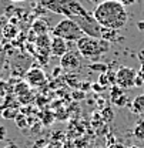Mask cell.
Instances as JSON below:
<instances>
[{
    "label": "cell",
    "mask_w": 144,
    "mask_h": 148,
    "mask_svg": "<svg viewBox=\"0 0 144 148\" xmlns=\"http://www.w3.org/2000/svg\"><path fill=\"white\" fill-rule=\"evenodd\" d=\"M49 12L61 14L66 18L76 21L86 36L101 38V26L96 21L94 16L84 9L77 0H43L41 3Z\"/></svg>",
    "instance_id": "1"
},
{
    "label": "cell",
    "mask_w": 144,
    "mask_h": 148,
    "mask_svg": "<svg viewBox=\"0 0 144 148\" xmlns=\"http://www.w3.org/2000/svg\"><path fill=\"white\" fill-rule=\"evenodd\" d=\"M93 16L101 27L114 30L123 29L128 20L126 6H123L119 0H103L96 6Z\"/></svg>",
    "instance_id": "2"
},
{
    "label": "cell",
    "mask_w": 144,
    "mask_h": 148,
    "mask_svg": "<svg viewBox=\"0 0 144 148\" xmlns=\"http://www.w3.org/2000/svg\"><path fill=\"white\" fill-rule=\"evenodd\" d=\"M108 44L110 43L103 38H96V37H90L84 34L81 38H79L76 41V49L83 58L99 60V57L110 49Z\"/></svg>",
    "instance_id": "3"
},
{
    "label": "cell",
    "mask_w": 144,
    "mask_h": 148,
    "mask_svg": "<svg viewBox=\"0 0 144 148\" xmlns=\"http://www.w3.org/2000/svg\"><path fill=\"white\" fill-rule=\"evenodd\" d=\"M52 34L57 37H61L66 41H74V43L79 38H81V37L84 36V33L80 29V26L76 21H73V20L66 18V17L63 18V20H60L54 26L53 30H52Z\"/></svg>",
    "instance_id": "4"
},
{
    "label": "cell",
    "mask_w": 144,
    "mask_h": 148,
    "mask_svg": "<svg viewBox=\"0 0 144 148\" xmlns=\"http://www.w3.org/2000/svg\"><path fill=\"white\" fill-rule=\"evenodd\" d=\"M137 77V70L133 67L121 66L116 71V86L121 87L123 90H128L134 87V81Z\"/></svg>",
    "instance_id": "5"
},
{
    "label": "cell",
    "mask_w": 144,
    "mask_h": 148,
    "mask_svg": "<svg viewBox=\"0 0 144 148\" xmlns=\"http://www.w3.org/2000/svg\"><path fill=\"white\" fill-rule=\"evenodd\" d=\"M26 83L30 87H43L47 83V77L46 73L43 71V69H40L39 66H33L27 70L26 73Z\"/></svg>",
    "instance_id": "6"
},
{
    "label": "cell",
    "mask_w": 144,
    "mask_h": 148,
    "mask_svg": "<svg viewBox=\"0 0 144 148\" xmlns=\"http://www.w3.org/2000/svg\"><path fill=\"white\" fill-rule=\"evenodd\" d=\"M80 53L76 50H69L66 54H63L60 57V67L61 70L64 71H73V70H77L80 67Z\"/></svg>",
    "instance_id": "7"
},
{
    "label": "cell",
    "mask_w": 144,
    "mask_h": 148,
    "mask_svg": "<svg viewBox=\"0 0 144 148\" xmlns=\"http://www.w3.org/2000/svg\"><path fill=\"white\" fill-rule=\"evenodd\" d=\"M69 51V43L61 38V37L53 36L52 37V43H50V54L54 57H61Z\"/></svg>",
    "instance_id": "8"
},
{
    "label": "cell",
    "mask_w": 144,
    "mask_h": 148,
    "mask_svg": "<svg viewBox=\"0 0 144 148\" xmlns=\"http://www.w3.org/2000/svg\"><path fill=\"white\" fill-rule=\"evenodd\" d=\"M131 110L136 114H144V94L134 97V100L131 103Z\"/></svg>",
    "instance_id": "9"
},
{
    "label": "cell",
    "mask_w": 144,
    "mask_h": 148,
    "mask_svg": "<svg viewBox=\"0 0 144 148\" xmlns=\"http://www.w3.org/2000/svg\"><path fill=\"white\" fill-rule=\"evenodd\" d=\"M33 32L36 33L37 36H41V34H46L47 33V30H49V27H47V23L44 21V20H41V18H37L34 20V23H33Z\"/></svg>",
    "instance_id": "10"
},
{
    "label": "cell",
    "mask_w": 144,
    "mask_h": 148,
    "mask_svg": "<svg viewBox=\"0 0 144 148\" xmlns=\"http://www.w3.org/2000/svg\"><path fill=\"white\" fill-rule=\"evenodd\" d=\"M117 34H119V30L107 29V27H101V38L106 40V41H108V43L117 40Z\"/></svg>",
    "instance_id": "11"
},
{
    "label": "cell",
    "mask_w": 144,
    "mask_h": 148,
    "mask_svg": "<svg viewBox=\"0 0 144 148\" xmlns=\"http://www.w3.org/2000/svg\"><path fill=\"white\" fill-rule=\"evenodd\" d=\"M3 36L6 37V38H9V40H12V38H14V37L17 36V33H19V29L14 26V24H7L4 29H3Z\"/></svg>",
    "instance_id": "12"
},
{
    "label": "cell",
    "mask_w": 144,
    "mask_h": 148,
    "mask_svg": "<svg viewBox=\"0 0 144 148\" xmlns=\"http://www.w3.org/2000/svg\"><path fill=\"white\" fill-rule=\"evenodd\" d=\"M17 114H19L17 107H12L10 106V107H6V108L1 110V117L4 120H14Z\"/></svg>",
    "instance_id": "13"
},
{
    "label": "cell",
    "mask_w": 144,
    "mask_h": 148,
    "mask_svg": "<svg viewBox=\"0 0 144 148\" xmlns=\"http://www.w3.org/2000/svg\"><path fill=\"white\" fill-rule=\"evenodd\" d=\"M29 90H30V86H29L27 83H23V81L17 83V86L14 87V91H16V94H17L20 98H21V97H24L26 94H30Z\"/></svg>",
    "instance_id": "14"
},
{
    "label": "cell",
    "mask_w": 144,
    "mask_h": 148,
    "mask_svg": "<svg viewBox=\"0 0 144 148\" xmlns=\"http://www.w3.org/2000/svg\"><path fill=\"white\" fill-rule=\"evenodd\" d=\"M133 135L137 138V140H144V120H140L133 130Z\"/></svg>",
    "instance_id": "15"
},
{
    "label": "cell",
    "mask_w": 144,
    "mask_h": 148,
    "mask_svg": "<svg viewBox=\"0 0 144 148\" xmlns=\"http://www.w3.org/2000/svg\"><path fill=\"white\" fill-rule=\"evenodd\" d=\"M101 120L104 123H111L114 120V112H113V110L110 107H106L104 110L101 111Z\"/></svg>",
    "instance_id": "16"
},
{
    "label": "cell",
    "mask_w": 144,
    "mask_h": 148,
    "mask_svg": "<svg viewBox=\"0 0 144 148\" xmlns=\"http://www.w3.org/2000/svg\"><path fill=\"white\" fill-rule=\"evenodd\" d=\"M14 121H16V124H17L19 128H26V127H27V120H26V117H24L23 114H20V112L16 115Z\"/></svg>",
    "instance_id": "17"
},
{
    "label": "cell",
    "mask_w": 144,
    "mask_h": 148,
    "mask_svg": "<svg viewBox=\"0 0 144 148\" xmlns=\"http://www.w3.org/2000/svg\"><path fill=\"white\" fill-rule=\"evenodd\" d=\"M113 101V104H116L117 107H124L127 104V95L126 92L124 94H121L120 97H117V98H114V100H111Z\"/></svg>",
    "instance_id": "18"
},
{
    "label": "cell",
    "mask_w": 144,
    "mask_h": 148,
    "mask_svg": "<svg viewBox=\"0 0 144 148\" xmlns=\"http://www.w3.org/2000/svg\"><path fill=\"white\" fill-rule=\"evenodd\" d=\"M90 69L96 70V71H103V73L107 71V66H106V64H97V63H94V64L90 66Z\"/></svg>",
    "instance_id": "19"
},
{
    "label": "cell",
    "mask_w": 144,
    "mask_h": 148,
    "mask_svg": "<svg viewBox=\"0 0 144 148\" xmlns=\"http://www.w3.org/2000/svg\"><path fill=\"white\" fill-rule=\"evenodd\" d=\"M6 88H7L6 81H3V80L0 78V97H3V95L6 94Z\"/></svg>",
    "instance_id": "20"
},
{
    "label": "cell",
    "mask_w": 144,
    "mask_h": 148,
    "mask_svg": "<svg viewBox=\"0 0 144 148\" xmlns=\"http://www.w3.org/2000/svg\"><path fill=\"white\" fill-rule=\"evenodd\" d=\"M141 86H144V81H143V78L138 75V73H137L136 81H134V87H141Z\"/></svg>",
    "instance_id": "21"
},
{
    "label": "cell",
    "mask_w": 144,
    "mask_h": 148,
    "mask_svg": "<svg viewBox=\"0 0 144 148\" xmlns=\"http://www.w3.org/2000/svg\"><path fill=\"white\" fill-rule=\"evenodd\" d=\"M6 127L3 125V124H0V141H3L4 138H6Z\"/></svg>",
    "instance_id": "22"
},
{
    "label": "cell",
    "mask_w": 144,
    "mask_h": 148,
    "mask_svg": "<svg viewBox=\"0 0 144 148\" xmlns=\"http://www.w3.org/2000/svg\"><path fill=\"white\" fill-rule=\"evenodd\" d=\"M107 148H127L124 144H121V143H113V144H108Z\"/></svg>",
    "instance_id": "23"
},
{
    "label": "cell",
    "mask_w": 144,
    "mask_h": 148,
    "mask_svg": "<svg viewBox=\"0 0 144 148\" xmlns=\"http://www.w3.org/2000/svg\"><path fill=\"white\" fill-rule=\"evenodd\" d=\"M123 6H131V4H134L137 0H119Z\"/></svg>",
    "instance_id": "24"
},
{
    "label": "cell",
    "mask_w": 144,
    "mask_h": 148,
    "mask_svg": "<svg viewBox=\"0 0 144 148\" xmlns=\"http://www.w3.org/2000/svg\"><path fill=\"white\" fill-rule=\"evenodd\" d=\"M137 27H138V30H140V32H144V20L137 23Z\"/></svg>",
    "instance_id": "25"
},
{
    "label": "cell",
    "mask_w": 144,
    "mask_h": 148,
    "mask_svg": "<svg viewBox=\"0 0 144 148\" xmlns=\"http://www.w3.org/2000/svg\"><path fill=\"white\" fill-rule=\"evenodd\" d=\"M4 148H19V147L16 145V144H14V143H10V144H7V145H6Z\"/></svg>",
    "instance_id": "26"
},
{
    "label": "cell",
    "mask_w": 144,
    "mask_h": 148,
    "mask_svg": "<svg viewBox=\"0 0 144 148\" xmlns=\"http://www.w3.org/2000/svg\"><path fill=\"white\" fill-rule=\"evenodd\" d=\"M138 75H140V77L143 78V81H144V64H143V67H141V70L138 71Z\"/></svg>",
    "instance_id": "27"
},
{
    "label": "cell",
    "mask_w": 144,
    "mask_h": 148,
    "mask_svg": "<svg viewBox=\"0 0 144 148\" xmlns=\"http://www.w3.org/2000/svg\"><path fill=\"white\" fill-rule=\"evenodd\" d=\"M1 66H3V54H0V70H1Z\"/></svg>",
    "instance_id": "28"
},
{
    "label": "cell",
    "mask_w": 144,
    "mask_h": 148,
    "mask_svg": "<svg viewBox=\"0 0 144 148\" xmlns=\"http://www.w3.org/2000/svg\"><path fill=\"white\" fill-rule=\"evenodd\" d=\"M91 3H96V4H99V3H101L103 0H90Z\"/></svg>",
    "instance_id": "29"
},
{
    "label": "cell",
    "mask_w": 144,
    "mask_h": 148,
    "mask_svg": "<svg viewBox=\"0 0 144 148\" xmlns=\"http://www.w3.org/2000/svg\"><path fill=\"white\" fill-rule=\"evenodd\" d=\"M10 1H14V3H21V1H26V0H10Z\"/></svg>",
    "instance_id": "30"
},
{
    "label": "cell",
    "mask_w": 144,
    "mask_h": 148,
    "mask_svg": "<svg viewBox=\"0 0 144 148\" xmlns=\"http://www.w3.org/2000/svg\"><path fill=\"white\" fill-rule=\"evenodd\" d=\"M128 148H138V147H128Z\"/></svg>",
    "instance_id": "31"
},
{
    "label": "cell",
    "mask_w": 144,
    "mask_h": 148,
    "mask_svg": "<svg viewBox=\"0 0 144 148\" xmlns=\"http://www.w3.org/2000/svg\"><path fill=\"white\" fill-rule=\"evenodd\" d=\"M0 47H1V43H0Z\"/></svg>",
    "instance_id": "32"
},
{
    "label": "cell",
    "mask_w": 144,
    "mask_h": 148,
    "mask_svg": "<svg viewBox=\"0 0 144 148\" xmlns=\"http://www.w3.org/2000/svg\"><path fill=\"white\" fill-rule=\"evenodd\" d=\"M143 94H144V92H143Z\"/></svg>",
    "instance_id": "33"
}]
</instances>
